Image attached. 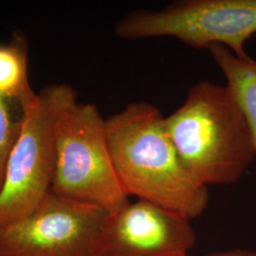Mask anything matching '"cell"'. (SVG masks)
Returning a JSON list of instances; mask_svg holds the SVG:
<instances>
[{
	"instance_id": "6da1fadb",
	"label": "cell",
	"mask_w": 256,
	"mask_h": 256,
	"mask_svg": "<svg viewBox=\"0 0 256 256\" xmlns=\"http://www.w3.org/2000/svg\"><path fill=\"white\" fill-rule=\"evenodd\" d=\"M110 155L124 192L192 220L206 210L208 187L184 166L160 110L129 104L106 120Z\"/></svg>"
},
{
	"instance_id": "7a4b0ae2",
	"label": "cell",
	"mask_w": 256,
	"mask_h": 256,
	"mask_svg": "<svg viewBox=\"0 0 256 256\" xmlns=\"http://www.w3.org/2000/svg\"><path fill=\"white\" fill-rule=\"evenodd\" d=\"M165 124L183 164L207 187L236 182L256 158L247 122L227 84H194Z\"/></svg>"
},
{
	"instance_id": "3957f363",
	"label": "cell",
	"mask_w": 256,
	"mask_h": 256,
	"mask_svg": "<svg viewBox=\"0 0 256 256\" xmlns=\"http://www.w3.org/2000/svg\"><path fill=\"white\" fill-rule=\"evenodd\" d=\"M52 113L55 167L52 191L113 212L129 200L116 174L106 119L92 104L77 100L68 84L45 88Z\"/></svg>"
},
{
	"instance_id": "277c9868",
	"label": "cell",
	"mask_w": 256,
	"mask_h": 256,
	"mask_svg": "<svg viewBox=\"0 0 256 256\" xmlns=\"http://www.w3.org/2000/svg\"><path fill=\"white\" fill-rule=\"evenodd\" d=\"M128 40L174 37L194 48L221 45L250 57L248 40L256 34V0H180L158 10L130 12L115 26Z\"/></svg>"
},
{
	"instance_id": "5b68a950",
	"label": "cell",
	"mask_w": 256,
	"mask_h": 256,
	"mask_svg": "<svg viewBox=\"0 0 256 256\" xmlns=\"http://www.w3.org/2000/svg\"><path fill=\"white\" fill-rule=\"evenodd\" d=\"M22 104V128L0 190V228L34 210L52 190L54 176V122L46 90Z\"/></svg>"
},
{
	"instance_id": "8992f818",
	"label": "cell",
	"mask_w": 256,
	"mask_h": 256,
	"mask_svg": "<svg viewBox=\"0 0 256 256\" xmlns=\"http://www.w3.org/2000/svg\"><path fill=\"white\" fill-rule=\"evenodd\" d=\"M106 214L50 190L30 214L0 228V256H93Z\"/></svg>"
},
{
	"instance_id": "52a82bcc",
	"label": "cell",
	"mask_w": 256,
	"mask_h": 256,
	"mask_svg": "<svg viewBox=\"0 0 256 256\" xmlns=\"http://www.w3.org/2000/svg\"><path fill=\"white\" fill-rule=\"evenodd\" d=\"M190 218L153 203L128 202L108 212L93 247V256H178L196 243Z\"/></svg>"
},
{
	"instance_id": "ba28073f",
	"label": "cell",
	"mask_w": 256,
	"mask_h": 256,
	"mask_svg": "<svg viewBox=\"0 0 256 256\" xmlns=\"http://www.w3.org/2000/svg\"><path fill=\"white\" fill-rule=\"evenodd\" d=\"M208 50L244 115L256 149V60L239 58L221 45Z\"/></svg>"
},
{
	"instance_id": "9c48e42d",
	"label": "cell",
	"mask_w": 256,
	"mask_h": 256,
	"mask_svg": "<svg viewBox=\"0 0 256 256\" xmlns=\"http://www.w3.org/2000/svg\"><path fill=\"white\" fill-rule=\"evenodd\" d=\"M34 93L28 77L27 43L16 36L0 44V97L23 104Z\"/></svg>"
},
{
	"instance_id": "30bf717a",
	"label": "cell",
	"mask_w": 256,
	"mask_h": 256,
	"mask_svg": "<svg viewBox=\"0 0 256 256\" xmlns=\"http://www.w3.org/2000/svg\"><path fill=\"white\" fill-rule=\"evenodd\" d=\"M24 119L23 104L0 97V190L10 152L19 137Z\"/></svg>"
},
{
	"instance_id": "8fae6325",
	"label": "cell",
	"mask_w": 256,
	"mask_h": 256,
	"mask_svg": "<svg viewBox=\"0 0 256 256\" xmlns=\"http://www.w3.org/2000/svg\"><path fill=\"white\" fill-rule=\"evenodd\" d=\"M207 256H256V250L236 248V250H230L226 252H214Z\"/></svg>"
},
{
	"instance_id": "7c38bea8",
	"label": "cell",
	"mask_w": 256,
	"mask_h": 256,
	"mask_svg": "<svg viewBox=\"0 0 256 256\" xmlns=\"http://www.w3.org/2000/svg\"><path fill=\"white\" fill-rule=\"evenodd\" d=\"M188 256V254H182V256Z\"/></svg>"
}]
</instances>
